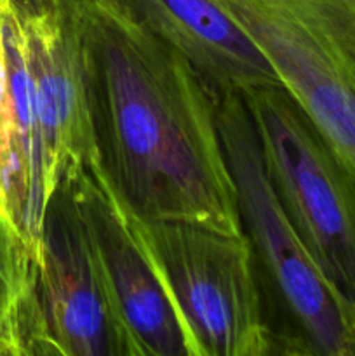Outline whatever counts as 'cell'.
Here are the masks:
<instances>
[{
	"label": "cell",
	"instance_id": "2",
	"mask_svg": "<svg viewBox=\"0 0 355 356\" xmlns=\"http://www.w3.org/2000/svg\"><path fill=\"white\" fill-rule=\"evenodd\" d=\"M2 350L138 356L93 232L66 184L49 200L33 275L3 323Z\"/></svg>",
	"mask_w": 355,
	"mask_h": 356
},
{
	"label": "cell",
	"instance_id": "8",
	"mask_svg": "<svg viewBox=\"0 0 355 356\" xmlns=\"http://www.w3.org/2000/svg\"><path fill=\"white\" fill-rule=\"evenodd\" d=\"M65 184L93 232L136 353L194 356L183 322L136 235L134 214L104 167L84 170Z\"/></svg>",
	"mask_w": 355,
	"mask_h": 356
},
{
	"label": "cell",
	"instance_id": "12",
	"mask_svg": "<svg viewBox=\"0 0 355 356\" xmlns=\"http://www.w3.org/2000/svg\"><path fill=\"white\" fill-rule=\"evenodd\" d=\"M2 327H3V315L0 313V334H2Z\"/></svg>",
	"mask_w": 355,
	"mask_h": 356
},
{
	"label": "cell",
	"instance_id": "1",
	"mask_svg": "<svg viewBox=\"0 0 355 356\" xmlns=\"http://www.w3.org/2000/svg\"><path fill=\"white\" fill-rule=\"evenodd\" d=\"M101 163L145 221L246 232L219 94L122 0H77Z\"/></svg>",
	"mask_w": 355,
	"mask_h": 356
},
{
	"label": "cell",
	"instance_id": "9",
	"mask_svg": "<svg viewBox=\"0 0 355 356\" xmlns=\"http://www.w3.org/2000/svg\"><path fill=\"white\" fill-rule=\"evenodd\" d=\"M218 94L284 87L263 52L216 0H122Z\"/></svg>",
	"mask_w": 355,
	"mask_h": 356
},
{
	"label": "cell",
	"instance_id": "7",
	"mask_svg": "<svg viewBox=\"0 0 355 356\" xmlns=\"http://www.w3.org/2000/svg\"><path fill=\"white\" fill-rule=\"evenodd\" d=\"M42 132L47 202L101 163L77 0H14Z\"/></svg>",
	"mask_w": 355,
	"mask_h": 356
},
{
	"label": "cell",
	"instance_id": "3",
	"mask_svg": "<svg viewBox=\"0 0 355 356\" xmlns=\"http://www.w3.org/2000/svg\"><path fill=\"white\" fill-rule=\"evenodd\" d=\"M134 228L183 322L194 356L274 353V334L254 271L256 257L246 232L145 221L136 214Z\"/></svg>",
	"mask_w": 355,
	"mask_h": 356
},
{
	"label": "cell",
	"instance_id": "6",
	"mask_svg": "<svg viewBox=\"0 0 355 356\" xmlns=\"http://www.w3.org/2000/svg\"><path fill=\"white\" fill-rule=\"evenodd\" d=\"M218 127L242 225L306 353L355 356V329L292 226L265 163L242 94L218 99Z\"/></svg>",
	"mask_w": 355,
	"mask_h": 356
},
{
	"label": "cell",
	"instance_id": "4",
	"mask_svg": "<svg viewBox=\"0 0 355 356\" xmlns=\"http://www.w3.org/2000/svg\"><path fill=\"white\" fill-rule=\"evenodd\" d=\"M242 97L275 191L355 329V179L284 87Z\"/></svg>",
	"mask_w": 355,
	"mask_h": 356
},
{
	"label": "cell",
	"instance_id": "10",
	"mask_svg": "<svg viewBox=\"0 0 355 356\" xmlns=\"http://www.w3.org/2000/svg\"><path fill=\"white\" fill-rule=\"evenodd\" d=\"M0 219L10 249L13 275L37 257L45 211L35 197L10 94L6 51L0 38Z\"/></svg>",
	"mask_w": 355,
	"mask_h": 356
},
{
	"label": "cell",
	"instance_id": "5",
	"mask_svg": "<svg viewBox=\"0 0 355 356\" xmlns=\"http://www.w3.org/2000/svg\"><path fill=\"white\" fill-rule=\"evenodd\" d=\"M355 179V0H216Z\"/></svg>",
	"mask_w": 355,
	"mask_h": 356
},
{
	"label": "cell",
	"instance_id": "11",
	"mask_svg": "<svg viewBox=\"0 0 355 356\" xmlns=\"http://www.w3.org/2000/svg\"><path fill=\"white\" fill-rule=\"evenodd\" d=\"M10 298H13V263H10L9 240H7L6 229L0 219V313L3 315V320H6Z\"/></svg>",
	"mask_w": 355,
	"mask_h": 356
}]
</instances>
